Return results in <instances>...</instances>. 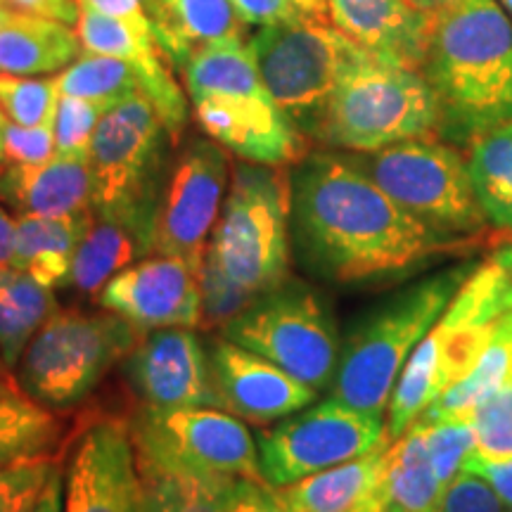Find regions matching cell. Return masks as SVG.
<instances>
[{
  "label": "cell",
  "mask_w": 512,
  "mask_h": 512,
  "mask_svg": "<svg viewBox=\"0 0 512 512\" xmlns=\"http://www.w3.org/2000/svg\"><path fill=\"white\" fill-rule=\"evenodd\" d=\"M472 240L434 233L351 157L311 152L292 171V252L335 285L401 280Z\"/></svg>",
  "instance_id": "cell-1"
},
{
  "label": "cell",
  "mask_w": 512,
  "mask_h": 512,
  "mask_svg": "<svg viewBox=\"0 0 512 512\" xmlns=\"http://www.w3.org/2000/svg\"><path fill=\"white\" fill-rule=\"evenodd\" d=\"M422 76L439 102V136L470 145L512 124V24L496 0H453L432 15Z\"/></svg>",
  "instance_id": "cell-2"
},
{
  "label": "cell",
  "mask_w": 512,
  "mask_h": 512,
  "mask_svg": "<svg viewBox=\"0 0 512 512\" xmlns=\"http://www.w3.org/2000/svg\"><path fill=\"white\" fill-rule=\"evenodd\" d=\"M512 309V242L477 264L448 309L403 366L387 406V432L396 441L451 384L470 373Z\"/></svg>",
  "instance_id": "cell-3"
},
{
  "label": "cell",
  "mask_w": 512,
  "mask_h": 512,
  "mask_svg": "<svg viewBox=\"0 0 512 512\" xmlns=\"http://www.w3.org/2000/svg\"><path fill=\"white\" fill-rule=\"evenodd\" d=\"M475 266L458 264L427 275L358 320L342 342L337 375L330 387L332 399L370 415L387 411L403 366Z\"/></svg>",
  "instance_id": "cell-4"
},
{
  "label": "cell",
  "mask_w": 512,
  "mask_h": 512,
  "mask_svg": "<svg viewBox=\"0 0 512 512\" xmlns=\"http://www.w3.org/2000/svg\"><path fill=\"white\" fill-rule=\"evenodd\" d=\"M309 136L361 155L439 136L437 95L422 72L363 53L339 79Z\"/></svg>",
  "instance_id": "cell-5"
},
{
  "label": "cell",
  "mask_w": 512,
  "mask_h": 512,
  "mask_svg": "<svg viewBox=\"0 0 512 512\" xmlns=\"http://www.w3.org/2000/svg\"><path fill=\"white\" fill-rule=\"evenodd\" d=\"M207 256L254 297L292 280V174L235 164Z\"/></svg>",
  "instance_id": "cell-6"
},
{
  "label": "cell",
  "mask_w": 512,
  "mask_h": 512,
  "mask_svg": "<svg viewBox=\"0 0 512 512\" xmlns=\"http://www.w3.org/2000/svg\"><path fill=\"white\" fill-rule=\"evenodd\" d=\"M143 335L110 311H57L36 332L15 368V382L29 399L67 413L100 387Z\"/></svg>",
  "instance_id": "cell-7"
},
{
  "label": "cell",
  "mask_w": 512,
  "mask_h": 512,
  "mask_svg": "<svg viewBox=\"0 0 512 512\" xmlns=\"http://www.w3.org/2000/svg\"><path fill=\"white\" fill-rule=\"evenodd\" d=\"M221 337L268 358L316 392L335 382L342 354L335 316L323 294L294 278L223 325Z\"/></svg>",
  "instance_id": "cell-8"
},
{
  "label": "cell",
  "mask_w": 512,
  "mask_h": 512,
  "mask_svg": "<svg viewBox=\"0 0 512 512\" xmlns=\"http://www.w3.org/2000/svg\"><path fill=\"white\" fill-rule=\"evenodd\" d=\"M356 162L399 207L444 238L472 240L489 226L472 188L467 159L456 147L418 138L370 152Z\"/></svg>",
  "instance_id": "cell-9"
},
{
  "label": "cell",
  "mask_w": 512,
  "mask_h": 512,
  "mask_svg": "<svg viewBox=\"0 0 512 512\" xmlns=\"http://www.w3.org/2000/svg\"><path fill=\"white\" fill-rule=\"evenodd\" d=\"M140 465L211 479H264L247 422L221 408H143L128 420Z\"/></svg>",
  "instance_id": "cell-10"
},
{
  "label": "cell",
  "mask_w": 512,
  "mask_h": 512,
  "mask_svg": "<svg viewBox=\"0 0 512 512\" xmlns=\"http://www.w3.org/2000/svg\"><path fill=\"white\" fill-rule=\"evenodd\" d=\"M249 48L268 95L304 136H309L351 62L368 53L335 24L316 17L264 27Z\"/></svg>",
  "instance_id": "cell-11"
},
{
  "label": "cell",
  "mask_w": 512,
  "mask_h": 512,
  "mask_svg": "<svg viewBox=\"0 0 512 512\" xmlns=\"http://www.w3.org/2000/svg\"><path fill=\"white\" fill-rule=\"evenodd\" d=\"M166 128L143 93L121 100L100 121L88 162L93 171V211L155 219L164 176Z\"/></svg>",
  "instance_id": "cell-12"
},
{
  "label": "cell",
  "mask_w": 512,
  "mask_h": 512,
  "mask_svg": "<svg viewBox=\"0 0 512 512\" xmlns=\"http://www.w3.org/2000/svg\"><path fill=\"white\" fill-rule=\"evenodd\" d=\"M392 444L382 415H370L337 399L287 415L256 437L261 475L287 486Z\"/></svg>",
  "instance_id": "cell-13"
},
{
  "label": "cell",
  "mask_w": 512,
  "mask_h": 512,
  "mask_svg": "<svg viewBox=\"0 0 512 512\" xmlns=\"http://www.w3.org/2000/svg\"><path fill=\"white\" fill-rule=\"evenodd\" d=\"M228 150L211 138L192 140L164 176L155 209V254L200 264L230 188Z\"/></svg>",
  "instance_id": "cell-14"
},
{
  "label": "cell",
  "mask_w": 512,
  "mask_h": 512,
  "mask_svg": "<svg viewBox=\"0 0 512 512\" xmlns=\"http://www.w3.org/2000/svg\"><path fill=\"white\" fill-rule=\"evenodd\" d=\"M190 102L204 136L242 162L287 169L306 157L304 133L268 95L261 76Z\"/></svg>",
  "instance_id": "cell-15"
},
{
  "label": "cell",
  "mask_w": 512,
  "mask_h": 512,
  "mask_svg": "<svg viewBox=\"0 0 512 512\" xmlns=\"http://www.w3.org/2000/svg\"><path fill=\"white\" fill-rule=\"evenodd\" d=\"M64 512H143L128 420L98 415L81 425L64 479Z\"/></svg>",
  "instance_id": "cell-16"
},
{
  "label": "cell",
  "mask_w": 512,
  "mask_h": 512,
  "mask_svg": "<svg viewBox=\"0 0 512 512\" xmlns=\"http://www.w3.org/2000/svg\"><path fill=\"white\" fill-rule=\"evenodd\" d=\"M200 264L181 256H145L102 287L95 304L138 330L200 328Z\"/></svg>",
  "instance_id": "cell-17"
},
{
  "label": "cell",
  "mask_w": 512,
  "mask_h": 512,
  "mask_svg": "<svg viewBox=\"0 0 512 512\" xmlns=\"http://www.w3.org/2000/svg\"><path fill=\"white\" fill-rule=\"evenodd\" d=\"M121 366L143 408H216L209 351L195 328L143 332Z\"/></svg>",
  "instance_id": "cell-18"
},
{
  "label": "cell",
  "mask_w": 512,
  "mask_h": 512,
  "mask_svg": "<svg viewBox=\"0 0 512 512\" xmlns=\"http://www.w3.org/2000/svg\"><path fill=\"white\" fill-rule=\"evenodd\" d=\"M207 351L216 408L242 422L266 427L316 401L318 392L309 384L226 337L211 339Z\"/></svg>",
  "instance_id": "cell-19"
},
{
  "label": "cell",
  "mask_w": 512,
  "mask_h": 512,
  "mask_svg": "<svg viewBox=\"0 0 512 512\" xmlns=\"http://www.w3.org/2000/svg\"><path fill=\"white\" fill-rule=\"evenodd\" d=\"M81 48L88 53L119 57L138 74L140 93L152 102L171 140H178L188 124V95L171 74L169 57L159 48L155 31L138 29L119 19L79 10L74 24Z\"/></svg>",
  "instance_id": "cell-20"
},
{
  "label": "cell",
  "mask_w": 512,
  "mask_h": 512,
  "mask_svg": "<svg viewBox=\"0 0 512 512\" xmlns=\"http://www.w3.org/2000/svg\"><path fill=\"white\" fill-rule=\"evenodd\" d=\"M330 22L377 60L420 72L430 46L432 15L411 0H328Z\"/></svg>",
  "instance_id": "cell-21"
},
{
  "label": "cell",
  "mask_w": 512,
  "mask_h": 512,
  "mask_svg": "<svg viewBox=\"0 0 512 512\" xmlns=\"http://www.w3.org/2000/svg\"><path fill=\"white\" fill-rule=\"evenodd\" d=\"M392 444L368 456L280 486L290 512H384L389 498Z\"/></svg>",
  "instance_id": "cell-22"
},
{
  "label": "cell",
  "mask_w": 512,
  "mask_h": 512,
  "mask_svg": "<svg viewBox=\"0 0 512 512\" xmlns=\"http://www.w3.org/2000/svg\"><path fill=\"white\" fill-rule=\"evenodd\" d=\"M155 252V219L112 216L93 211L76 247L69 287L79 297L95 299L114 275Z\"/></svg>",
  "instance_id": "cell-23"
},
{
  "label": "cell",
  "mask_w": 512,
  "mask_h": 512,
  "mask_svg": "<svg viewBox=\"0 0 512 512\" xmlns=\"http://www.w3.org/2000/svg\"><path fill=\"white\" fill-rule=\"evenodd\" d=\"M0 200L17 214L72 216L93 209L88 157H53L46 164H8L0 171Z\"/></svg>",
  "instance_id": "cell-24"
},
{
  "label": "cell",
  "mask_w": 512,
  "mask_h": 512,
  "mask_svg": "<svg viewBox=\"0 0 512 512\" xmlns=\"http://www.w3.org/2000/svg\"><path fill=\"white\" fill-rule=\"evenodd\" d=\"M159 48L178 69L214 43L242 41L245 22L230 0H145Z\"/></svg>",
  "instance_id": "cell-25"
},
{
  "label": "cell",
  "mask_w": 512,
  "mask_h": 512,
  "mask_svg": "<svg viewBox=\"0 0 512 512\" xmlns=\"http://www.w3.org/2000/svg\"><path fill=\"white\" fill-rule=\"evenodd\" d=\"M81 50L72 24L22 10L0 12V74H60Z\"/></svg>",
  "instance_id": "cell-26"
},
{
  "label": "cell",
  "mask_w": 512,
  "mask_h": 512,
  "mask_svg": "<svg viewBox=\"0 0 512 512\" xmlns=\"http://www.w3.org/2000/svg\"><path fill=\"white\" fill-rule=\"evenodd\" d=\"M91 211L72 216H15V268L27 271L48 290L69 285L76 247L91 223Z\"/></svg>",
  "instance_id": "cell-27"
},
{
  "label": "cell",
  "mask_w": 512,
  "mask_h": 512,
  "mask_svg": "<svg viewBox=\"0 0 512 512\" xmlns=\"http://www.w3.org/2000/svg\"><path fill=\"white\" fill-rule=\"evenodd\" d=\"M60 311L55 290H48L22 268H0V358L15 368L36 332Z\"/></svg>",
  "instance_id": "cell-28"
},
{
  "label": "cell",
  "mask_w": 512,
  "mask_h": 512,
  "mask_svg": "<svg viewBox=\"0 0 512 512\" xmlns=\"http://www.w3.org/2000/svg\"><path fill=\"white\" fill-rule=\"evenodd\" d=\"M60 413L24 392L0 396V467L55 458L62 441Z\"/></svg>",
  "instance_id": "cell-29"
},
{
  "label": "cell",
  "mask_w": 512,
  "mask_h": 512,
  "mask_svg": "<svg viewBox=\"0 0 512 512\" xmlns=\"http://www.w3.org/2000/svg\"><path fill=\"white\" fill-rule=\"evenodd\" d=\"M467 169L489 226L512 233V124L472 140Z\"/></svg>",
  "instance_id": "cell-30"
},
{
  "label": "cell",
  "mask_w": 512,
  "mask_h": 512,
  "mask_svg": "<svg viewBox=\"0 0 512 512\" xmlns=\"http://www.w3.org/2000/svg\"><path fill=\"white\" fill-rule=\"evenodd\" d=\"M444 489L432 463L425 432L418 422H413L403 437L392 441L389 505H396L403 512H437Z\"/></svg>",
  "instance_id": "cell-31"
},
{
  "label": "cell",
  "mask_w": 512,
  "mask_h": 512,
  "mask_svg": "<svg viewBox=\"0 0 512 512\" xmlns=\"http://www.w3.org/2000/svg\"><path fill=\"white\" fill-rule=\"evenodd\" d=\"M143 512H223L228 486L235 479H211L140 465Z\"/></svg>",
  "instance_id": "cell-32"
},
{
  "label": "cell",
  "mask_w": 512,
  "mask_h": 512,
  "mask_svg": "<svg viewBox=\"0 0 512 512\" xmlns=\"http://www.w3.org/2000/svg\"><path fill=\"white\" fill-rule=\"evenodd\" d=\"M57 88L60 95L119 105L121 100L140 93V81L131 64L119 57L81 50V55L57 74Z\"/></svg>",
  "instance_id": "cell-33"
},
{
  "label": "cell",
  "mask_w": 512,
  "mask_h": 512,
  "mask_svg": "<svg viewBox=\"0 0 512 512\" xmlns=\"http://www.w3.org/2000/svg\"><path fill=\"white\" fill-rule=\"evenodd\" d=\"M60 105L57 76L0 74V107L12 124L38 126L55 121Z\"/></svg>",
  "instance_id": "cell-34"
},
{
  "label": "cell",
  "mask_w": 512,
  "mask_h": 512,
  "mask_svg": "<svg viewBox=\"0 0 512 512\" xmlns=\"http://www.w3.org/2000/svg\"><path fill=\"white\" fill-rule=\"evenodd\" d=\"M114 105L102 100L60 95L55 114V155L57 157H88L95 131L102 117Z\"/></svg>",
  "instance_id": "cell-35"
},
{
  "label": "cell",
  "mask_w": 512,
  "mask_h": 512,
  "mask_svg": "<svg viewBox=\"0 0 512 512\" xmlns=\"http://www.w3.org/2000/svg\"><path fill=\"white\" fill-rule=\"evenodd\" d=\"M475 430V456H512V382H503L467 415Z\"/></svg>",
  "instance_id": "cell-36"
},
{
  "label": "cell",
  "mask_w": 512,
  "mask_h": 512,
  "mask_svg": "<svg viewBox=\"0 0 512 512\" xmlns=\"http://www.w3.org/2000/svg\"><path fill=\"white\" fill-rule=\"evenodd\" d=\"M425 432L432 463L437 467L441 484L448 486L451 479L463 470L467 456L475 451V430L467 418L446 420H415Z\"/></svg>",
  "instance_id": "cell-37"
},
{
  "label": "cell",
  "mask_w": 512,
  "mask_h": 512,
  "mask_svg": "<svg viewBox=\"0 0 512 512\" xmlns=\"http://www.w3.org/2000/svg\"><path fill=\"white\" fill-rule=\"evenodd\" d=\"M200 290H202V328H223L235 316H240L249 304L259 297L235 285L214 261L204 254L200 268Z\"/></svg>",
  "instance_id": "cell-38"
},
{
  "label": "cell",
  "mask_w": 512,
  "mask_h": 512,
  "mask_svg": "<svg viewBox=\"0 0 512 512\" xmlns=\"http://www.w3.org/2000/svg\"><path fill=\"white\" fill-rule=\"evenodd\" d=\"M57 458L0 467V512H31Z\"/></svg>",
  "instance_id": "cell-39"
},
{
  "label": "cell",
  "mask_w": 512,
  "mask_h": 512,
  "mask_svg": "<svg viewBox=\"0 0 512 512\" xmlns=\"http://www.w3.org/2000/svg\"><path fill=\"white\" fill-rule=\"evenodd\" d=\"M5 166H36L55 157V121L38 126H22L8 121L3 138Z\"/></svg>",
  "instance_id": "cell-40"
},
{
  "label": "cell",
  "mask_w": 512,
  "mask_h": 512,
  "mask_svg": "<svg viewBox=\"0 0 512 512\" xmlns=\"http://www.w3.org/2000/svg\"><path fill=\"white\" fill-rule=\"evenodd\" d=\"M437 512H508L494 486L470 470H460L441 494Z\"/></svg>",
  "instance_id": "cell-41"
},
{
  "label": "cell",
  "mask_w": 512,
  "mask_h": 512,
  "mask_svg": "<svg viewBox=\"0 0 512 512\" xmlns=\"http://www.w3.org/2000/svg\"><path fill=\"white\" fill-rule=\"evenodd\" d=\"M223 512H290L278 486L266 479H235L228 486Z\"/></svg>",
  "instance_id": "cell-42"
},
{
  "label": "cell",
  "mask_w": 512,
  "mask_h": 512,
  "mask_svg": "<svg viewBox=\"0 0 512 512\" xmlns=\"http://www.w3.org/2000/svg\"><path fill=\"white\" fill-rule=\"evenodd\" d=\"M230 3L238 10L242 22L261 29L304 17L292 0H230Z\"/></svg>",
  "instance_id": "cell-43"
},
{
  "label": "cell",
  "mask_w": 512,
  "mask_h": 512,
  "mask_svg": "<svg viewBox=\"0 0 512 512\" xmlns=\"http://www.w3.org/2000/svg\"><path fill=\"white\" fill-rule=\"evenodd\" d=\"M463 470L475 472L494 486V491L501 496L505 510L512 512V456L510 458H482L470 453L465 460Z\"/></svg>",
  "instance_id": "cell-44"
},
{
  "label": "cell",
  "mask_w": 512,
  "mask_h": 512,
  "mask_svg": "<svg viewBox=\"0 0 512 512\" xmlns=\"http://www.w3.org/2000/svg\"><path fill=\"white\" fill-rule=\"evenodd\" d=\"M79 10H91L98 15L119 19V22L133 24L138 29H150L152 22L147 15V8L143 0H74Z\"/></svg>",
  "instance_id": "cell-45"
},
{
  "label": "cell",
  "mask_w": 512,
  "mask_h": 512,
  "mask_svg": "<svg viewBox=\"0 0 512 512\" xmlns=\"http://www.w3.org/2000/svg\"><path fill=\"white\" fill-rule=\"evenodd\" d=\"M31 512H64V475L60 463H55L50 472L46 486H43L41 496L36 498V505Z\"/></svg>",
  "instance_id": "cell-46"
},
{
  "label": "cell",
  "mask_w": 512,
  "mask_h": 512,
  "mask_svg": "<svg viewBox=\"0 0 512 512\" xmlns=\"http://www.w3.org/2000/svg\"><path fill=\"white\" fill-rule=\"evenodd\" d=\"M15 216L0 204V268L15 264Z\"/></svg>",
  "instance_id": "cell-47"
},
{
  "label": "cell",
  "mask_w": 512,
  "mask_h": 512,
  "mask_svg": "<svg viewBox=\"0 0 512 512\" xmlns=\"http://www.w3.org/2000/svg\"><path fill=\"white\" fill-rule=\"evenodd\" d=\"M411 3H413L418 10L427 12V15H434V12L444 10L446 5H451L453 0H411Z\"/></svg>",
  "instance_id": "cell-48"
},
{
  "label": "cell",
  "mask_w": 512,
  "mask_h": 512,
  "mask_svg": "<svg viewBox=\"0 0 512 512\" xmlns=\"http://www.w3.org/2000/svg\"><path fill=\"white\" fill-rule=\"evenodd\" d=\"M10 392H22V389L17 387L15 375L0 373V396H5V394H10Z\"/></svg>",
  "instance_id": "cell-49"
},
{
  "label": "cell",
  "mask_w": 512,
  "mask_h": 512,
  "mask_svg": "<svg viewBox=\"0 0 512 512\" xmlns=\"http://www.w3.org/2000/svg\"><path fill=\"white\" fill-rule=\"evenodd\" d=\"M5 126H8V117H5L3 107H0V171L5 169V155H3V138H5Z\"/></svg>",
  "instance_id": "cell-50"
},
{
  "label": "cell",
  "mask_w": 512,
  "mask_h": 512,
  "mask_svg": "<svg viewBox=\"0 0 512 512\" xmlns=\"http://www.w3.org/2000/svg\"><path fill=\"white\" fill-rule=\"evenodd\" d=\"M384 512H403V510H401V508H396V505H389V508L384 510Z\"/></svg>",
  "instance_id": "cell-51"
},
{
  "label": "cell",
  "mask_w": 512,
  "mask_h": 512,
  "mask_svg": "<svg viewBox=\"0 0 512 512\" xmlns=\"http://www.w3.org/2000/svg\"><path fill=\"white\" fill-rule=\"evenodd\" d=\"M503 5L510 10V15H512V0H503Z\"/></svg>",
  "instance_id": "cell-52"
},
{
  "label": "cell",
  "mask_w": 512,
  "mask_h": 512,
  "mask_svg": "<svg viewBox=\"0 0 512 512\" xmlns=\"http://www.w3.org/2000/svg\"><path fill=\"white\" fill-rule=\"evenodd\" d=\"M0 373H8V368L3 366V358H0ZM8 375H12V373H8Z\"/></svg>",
  "instance_id": "cell-53"
},
{
  "label": "cell",
  "mask_w": 512,
  "mask_h": 512,
  "mask_svg": "<svg viewBox=\"0 0 512 512\" xmlns=\"http://www.w3.org/2000/svg\"><path fill=\"white\" fill-rule=\"evenodd\" d=\"M0 12H3V5H0Z\"/></svg>",
  "instance_id": "cell-54"
}]
</instances>
